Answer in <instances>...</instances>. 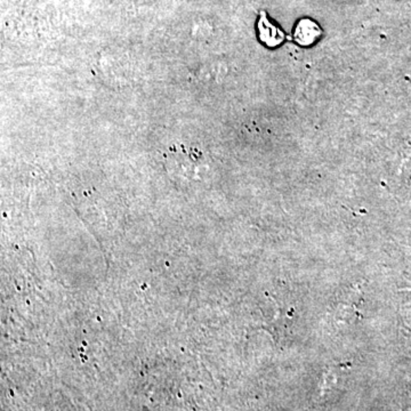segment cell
<instances>
[{"instance_id": "6da1fadb", "label": "cell", "mask_w": 411, "mask_h": 411, "mask_svg": "<svg viewBox=\"0 0 411 411\" xmlns=\"http://www.w3.org/2000/svg\"><path fill=\"white\" fill-rule=\"evenodd\" d=\"M257 29H259V40L269 47L280 45L285 40V33H282L278 26H275L274 24L270 22L264 10L259 13Z\"/></svg>"}, {"instance_id": "7a4b0ae2", "label": "cell", "mask_w": 411, "mask_h": 411, "mask_svg": "<svg viewBox=\"0 0 411 411\" xmlns=\"http://www.w3.org/2000/svg\"><path fill=\"white\" fill-rule=\"evenodd\" d=\"M320 33V29L315 23L310 20H301L296 28L295 38L301 45H308L317 40Z\"/></svg>"}]
</instances>
